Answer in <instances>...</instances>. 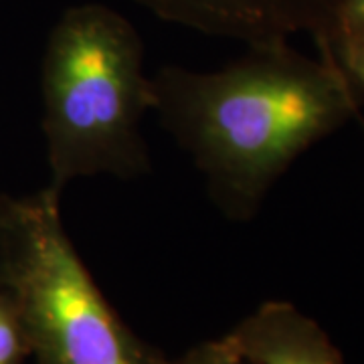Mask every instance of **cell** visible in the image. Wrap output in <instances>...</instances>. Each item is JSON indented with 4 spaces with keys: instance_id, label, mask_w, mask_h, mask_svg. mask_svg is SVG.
Instances as JSON below:
<instances>
[{
    "instance_id": "4",
    "label": "cell",
    "mask_w": 364,
    "mask_h": 364,
    "mask_svg": "<svg viewBox=\"0 0 364 364\" xmlns=\"http://www.w3.org/2000/svg\"><path fill=\"white\" fill-rule=\"evenodd\" d=\"M174 25L245 45L282 43L308 33L324 45L340 0H136Z\"/></svg>"
},
{
    "instance_id": "5",
    "label": "cell",
    "mask_w": 364,
    "mask_h": 364,
    "mask_svg": "<svg viewBox=\"0 0 364 364\" xmlns=\"http://www.w3.org/2000/svg\"><path fill=\"white\" fill-rule=\"evenodd\" d=\"M225 342L247 364H346L324 328L287 301H265Z\"/></svg>"
},
{
    "instance_id": "8",
    "label": "cell",
    "mask_w": 364,
    "mask_h": 364,
    "mask_svg": "<svg viewBox=\"0 0 364 364\" xmlns=\"http://www.w3.org/2000/svg\"><path fill=\"white\" fill-rule=\"evenodd\" d=\"M162 364H247L225 342V338L208 340L193 346L178 358H164Z\"/></svg>"
},
{
    "instance_id": "10",
    "label": "cell",
    "mask_w": 364,
    "mask_h": 364,
    "mask_svg": "<svg viewBox=\"0 0 364 364\" xmlns=\"http://www.w3.org/2000/svg\"><path fill=\"white\" fill-rule=\"evenodd\" d=\"M16 203L18 198L0 193V279H2V267H4V257H6V247H9V237L13 229L14 215H16Z\"/></svg>"
},
{
    "instance_id": "9",
    "label": "cell",
    "mask_w": 364,
    "mask_h": 364,
    "mask_svg": "<svg viewBox=\"0 0 364 364\" xmlns=\"http://www.w3.org/2000/svg\"><path fill=\"white\" fill-rule=\"evenodd\" d=\"M364 31V0H340L336 16H334V25L332 33L324 45H320L318 49H324L330 43L338 37L354 35V33H363Z\"/></svg>"
},
{
    "instance_id": "3",
    "label": "cell",
    "mask_w": 364,
    "mask_h": 364,
    "mask_svg": "<svg viewBox=\"0 0 364 364\" xmlns=\"http://www.w3.org/2000/svg\"><path fill=\"white\" fill-rule=\"evenodd\" d=\"M47 188L18 198L0 286L16 301L39 364H162L109 306Z\"/></svg>"
},
{
    "instance_id": "2",
    "label": "cell",
    "mask_w": 364,
    "mask_h": 364,
    "mask_svg": "<svg viewBox=\"0 0 364 364\" xmlns=\"http://www.w3.org/2000/svg\"><path fill=\"white\" fill-rule=\"evenodd\" d=\"M41 102L49 193L61 196L77 178L150 172L142 124L152 112V75L124 14L85 2L57 18L41 59Z\"/></svg>"
},
{
    "instance_id": "1",
    "label": "cell",
    "mask_w": 364,
    "mask_h": 364,
    "mask_svg": "<svg viewBox=\"0 0 364 364\" xmlns=\"http://www.w3.org/2000/svg\"><path fill=\"white\" fill-rule=\"evenodd\" d=\"M358 87L332 53L247 45L215 71L160 67L152 114L191 156L223 217L251 221L296 160L358 116Z\"/></svg>"
},
{
    "instance_id": "6",
    "label": "cell",
    "mask_w": 364,
    "mask_h": 364,
    "mask_svg": "<svg viewBox=\"0 0 364 364\" xmlns=\"http://www.w3.org/2000/svg\"><path fill=\"white\" fill-rule=\"evenodd\" d=\"M28 356H33L31 342L16 301L0 286V364H25Z\"/></svg>"
},
{
    "instance_id": "7",
    "label": "cell",
    "mask_w": 364,
    "mask_h": 364,
    "mask_svg": "<svg viewBox=\"0 0 364 364\" xmlns=\"http://www.w3.org/2000/svg\"><path fill=\"white\" fill-rule=\"evenodd\" d=\"M320 51L332 53L352 83L358 90H364V31L338 37Z\"/></svg>"
}]
</instances>
